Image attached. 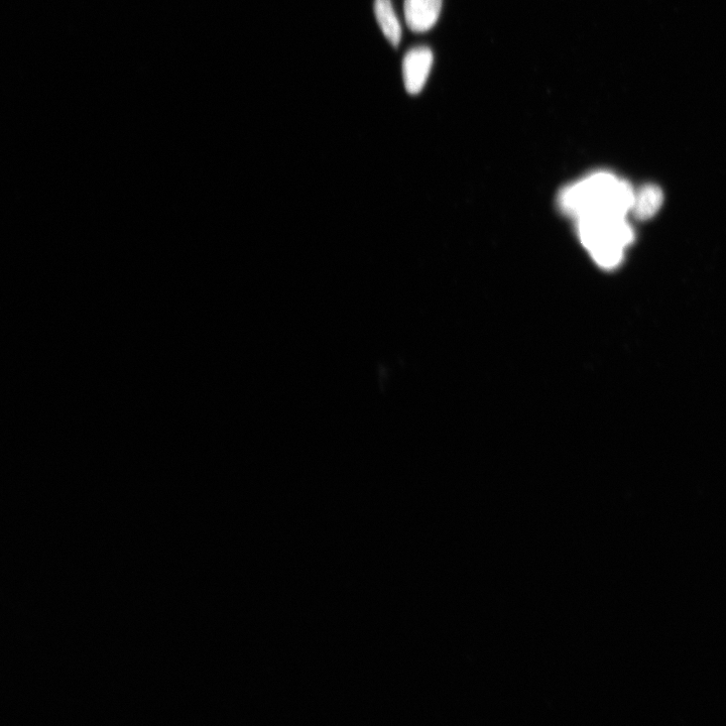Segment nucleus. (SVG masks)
Wrapping results in <instances>:
<instances>
[{
    "label": "nucleus",
    "instance_id": "2",
    "mask_svg": "<svg viewBox=\"0 0 726 726\" xmlns=\"http://www.w3.org/2000/svg\"><path fill=\"white\" fill-rule=\"evenodd\" d=\"M575 221L582 246L599 267L613 270L621 265L625 249L635 238L626 217L589 216Z\"/></svg>",
    "mask_w": 726,
    "mask_h": 726
},
{
    "label": "nucleus",
    "instance_id": "6",
    "mask_svg": "<svg viewBox=\"0 0 726 726\" xmlns=\"http://www.w3.org/2000/svg\"><path fill=\"white\" fill-rule=\"evenodd\" d=\"M663 204V192L656 185H646L636 193L632 211L640 220L652 218Z\"/></svg>",
    "mask_w": 726,
    "mask_h": 726
},
{
    "label": "nucleus",
    "instance_id": "3",
    "mask_svg": "<svg viewBox=\"0 0 726 726\" xmlns=\"http://www.w3.org/2000/svg\"><path fill=\"white\" fill-rule=\"evenodd\" d=\"M433 65V53L427 47L410 50L403 61V77L408 93L419 94L424 88Z\"/></svg>",
    "mask_w": 726,
    "mask_h": 726
},
{
    "label": "nucleus",
    "instance_id": "1",
    "mask_svg": "<svg viewBox=\"0 0 726 726\" xmlns=\"http://www.w3.org/2000/svg\"><path fill=\"white\" fill-rule=\"evenodd\" d=\"M636 192L632 186L607 172L591 174L570 186L559 197L561 209L574 220L588 216L626 217Z\"/></svg>",
    "mask_w": 726,
    "mask_h": 726
},
{
    "label": "nucleus",
    "instance_id": "5",
    "mask_svg": "<svg viewBox=\"0 0 726 726\" xmlns=\"http://www.w3.org/2000/svg\"><path fill=\"white\" fill-rule=\"evenodd\" d=\"M375 14L388 41L398 48L402 40V28L391 0H376Z\"/></svg>",
    "mask_w": 726,
    "mask_h": 726
},
{
    "label": "nucleus",
    "instance_id": "4",
    "mask_svg": "<svg viewBox=\"0 0 726 726\" xmlns=\"http://www.w3.org/2000/svg\"><path fill=\"white\" fill-rule=\"evenodd\" d=\"M442 0H405L404 11L407 25L414 33H426L437 23Z\"/></svg>",
    "mask_w": 726,
    "mask_h": 726
}]
</instances>
